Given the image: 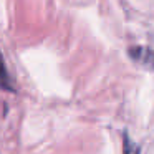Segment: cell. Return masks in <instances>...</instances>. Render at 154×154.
I'll list each match as a JSON object with an SVG mask.
<instances>
[{
	"label": "cell",
	"mask_w": 154,
	"mask_h": 154,
	"mask_svg": "<svg viewBox=\"0 0 154 154\" xmlns=\"http://www.w3.org/2000/svg\"><path fill=\"white\" fill-rule=\"evenodd\" d=\"M0 88H4V90H12L10 78H8V73H7V68H5V61H4L2 53H0Z\"/></svg>",
	"instance_id": "cell-1"
},
{
	"label": "cell",
	"mask_w": 154,
	"mask_h": 154,
	"mask_svg": "<svg viewBox=\"0 0 154 154\" xmlns=\"http://www.w3.org/2000/svg\"><path fill=\"white\" fill-rule=\"evenodd\" d=\"M124 154H139L137 146L131 143L129 137H124Z\"/></svg>",
	"instance_id": "cell-2"
}]
</instances>
